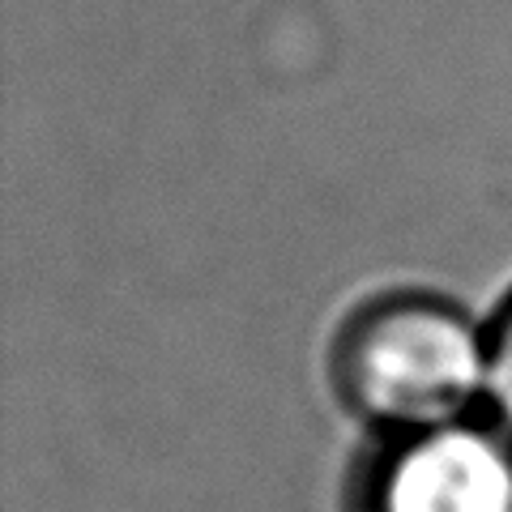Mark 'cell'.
<instances>
[{
    "label": "cell",
    "instance_id": "6da1fadb",
    "mask_svg": "<svg viewBox=\"0 0 512 512\" xmlns=\"http://www.w3.org/2000/svg\"><path fill=\"white\" fill-rule=\"evenodd\" d=\"M333 384L363 423L393 436L461 423L487 397V329L431 291L376 295L338 329Z\"/></svg>",
    "mask_w": 512,
    "mask_h": 512
},
{
    "label": "cell",
    "instance_id": "7a4b0ae2",
    "mask_svg": "<svg viewBox=\"0 0 512 512\" xmlns=\"http://www.w3.org/2000/svg\"><path fill=\"white\" fill-rule=\"evenodd\" d=\"M363 512H512V431L461 419L393 436L363 487Z\"/></svg>",
    "mask_w": 512,
    "mask_h": 512
},
{
    "label": "cell",
    "instance_id": "3957f363",
    "mask_svg": "<svg viewBox=\"0 0 512 512\" xmlns=\"http://www.w3.org/2000/svg\"><path fill=\"white\" fill-rule=\"evenodd\" d=\"M487 402L495 423L512 431V295L487 325Z\"/></svg>",
    "mask_w": 512,
    "mask_h": 512
}]
</instances>
